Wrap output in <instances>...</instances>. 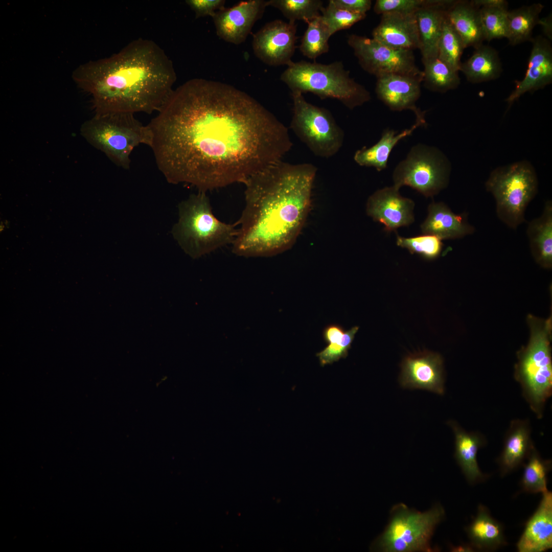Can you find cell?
I'll use <instances>...</instances> for the list:
<instances>
[{
  "label": "cell",
  "mask_w": 552,
  "mask_h": 552,
  "mask_svg": "<svg viewBox=\"0 0 552 552\" xmlns=\"http://www.w3.org/2000/svg\"><path fill=\"white\" fill-rule=\"evenodd\" d=\"M157 112L147 125L158 170L169 183L200 192L244 184L282 161L293 145L287 128L272 113L221 82L190 79Z\"/></svg>",
  "instance_id": "obj_1"
},
{
  "label": "cell",
  "mask_w": 552,
  "mask_h": 552,
  "mask_svg": "<svg viewBox=\"0 0 552 552\" xmlns=\"http://www.w3.org/2000/svg\"><path fill=\"white\" fill-rule=\"evenodd\" d=\"M316 172L312 164L282 160L249 178L233 253L270 257L290 248L310 209Z\"/></svg>",
  "instance_id": "obj_2"
},
{
  "label": "cell",
  "mask_w": 552,
  "mask_h": 552,
  "mask_svg": "<svg viewBox=\"0 0 552 552\" xmlns=\"http://www.w3.org/2000/svg\"><path fill=\"white\" fill-rule=\"evenodd\" d=\"M72 77L92 96L97 115L158 112L176 80L173 62L165 51L143 38L132 40L109 57L80 65Z\"/></svg>",
  "instance_id": "obj_3"
},
{
  "label": "cell",
  "mask_w": 552,
  "mask_h": 552,
  "mask_svg": "<svg viewBox=\"0 0 552 552\" xmlns=\"http://www.w3.org/2000/svg\"><path fill=\"white\" fill-rule=\"evenodd\" d=\"M178 219L172 234L183 252L198 259L233 243L236 223H227L214 215L206 192L191 194L178 205Z\"/></svg>",
  "instance_id": "obj_4"
},
{
  "label": "cell",
  "mask_w": 552,
  "mask_h": 552,
  "mask_svg": "<svg viewBox=\"0 0 552 552\" xmlns=\"http://www.w3.org/2000/svg\"><path fill=\"white\" fill-rule=\"evenodd\" d=\"M291 93H310L340 102L352 110L369 102L370 93L350 76L341 61L329 64L305 60L292 62L281 76Z\"/></svg>",
  "instance_id": "obj_5"
},
{
  "label": "cell",
  "mask_w": 552,
  "mask_h": 552,
  "mask_svg": "<svg viewBox=\"0 0 552 552\" xmlns=\"http://www.w3.org/2000/svg\"><path fill=\"white\" fill-rule=\"evenodd\" d=\"M80 132L92 146L125 170L130 167L133 150L142 144L150 147L152 141L148 126L129 113L95 114L83 123Z\"/></svg>",
  "instance_id": "obj_6"
},
{
  "label": "cell",
  "mask_w": 552,
  "mask_h": 552,
  "mask_svg": "<svg viewBox=\"0 0 552 552\" xmlns=\"http://www.w3.org/2000/svg\"><path fill=\"white\" fill-rule=\"evenodd\" d=\"M485 188L495 199L498 219L516 229L525 221L527 207L538 191V179L532 164L523 160L496 168Z\"/></svg>",
  "instance_id": "obj_7"
},
{
  "label": "cell",
  "mask_w": 552,
  "mask_h": 552,
  "mask_svg": "<svg viewBox=\"0 0 552 552\" xmlns=\"http://www.w3.org/2000/svg\"><path fill=\"white\" fill-rule=\"evenodd\" d=\"M550 324L549 320L542 326L533 325L530 343L519 356L516 371L525 398L539 418L552 392Z\"/></svg>",
  "instance_id": "obj_8"
},
{
  "label": "cell",
  "mask_w": 552,
  "mask_h": 552,
  "mask_svg": "<svg viewBox=\"0 0 552 552\" xmlns=\"http://www.w3.org/2000/svg\"><path fill=\"white\" fill-rule=\"evenodd\" d=\"M290 128L315 156L329 158L336 155L344 139L342 129L326 108L308 102L300 93H291Z\"/></svg>",
  "instance_id": "obj_9"
},
{
  "label": "cell",
  "mask_w": 552,
  "mask_h": 552,
  "mask_svg": "<svg viewBox=\"0 0 552 552\" xmlns=\"http://www.w3.org/2000/svg\"><path fill=\"white\" fill-rule=\"evenodd\" d=\"M451 164L439 148L423 144L412 146L394 170V186H406L426 197L437 195L449 181Z\"/></svg>",
  "instance_id": "obj_10"
},
{
  "label": "cell",
  "mask_w": 552,
  "mask_h": 552,
  "mask_svg": "<svg viewBox=\"0 0 552 552\" xmlns=\"http://www.w3.org/2000/svg\"><path fill=\"white\" fill-rule=\"evenodd\" d=\"M444 514L439 505L425 512L401 506L393 514L380 538L379 547L387 552L430 551V538Z\"/></svg>",
  "instance_id": "obj_11"
},
{
  "label": "cell",
  "mask_w": 552,
  "mask_h": 552,
  "mask_svg": "<svg viewBox=\"0 0 552 552\" xmlns=\"http://www.w3.org/2000/svg\"><path fill=\"white\" fill-rule=\"evenodd\" d=\"M347 42L362 68L376 78L389 74H423L416 64L412 50L393 49L356 34L349 35Z\"/></svg>",
  "instance_id": "obj_12"
},
{
  "label": "cell",
  "mask_w": 552,
  "mask_h": 552,
  "mask_svg": "<svg viewBox=\"0 0 552 552\" xmlns=\"http://www.w3.org/2000/svg\"><path fill=\"white\" fill-rule=\"evenodd\" d=\"M296 24L275 19L268 22L253 35L255 56L270 66H288L296 48Z\"/></svg>",
  "instance_id": "obj_13"
},
{
  "label": "cell",
  "mask_w": 552,
  "mask_h": 552,
  "mask_svg": "<svg viewBox=\"0 0 552 552\" xmlns=\"http://www.w3.org/2000/svg\"><path fill=\"white\" fill-rule=\"evenodd\" d=\"M267 6L268 1L247 0L231 7H224L212 17L217 35L231 43H243Z\"/></svg>",
  "instance_id": "obj_14"
},
{
  "label": "cell",
  "mask_w": 552,
  "mask_h": 552,
  "mask_svg": "<svg viewBox=\"0 0 552 552\" xmlns=\"http://www.w3.org/2000/svg\"><path fill=\"white\" fill-rule=\"evenodd\" d=\"M415 203L402 196L399 189L394 186L378 190L368 198L366 204L367 215L382 224L387 232L410 225L414 221Z\"/></svg>",
  "instance_id": "obj_15"
},
{
  "label": "cell",
  "mask_w": 552,
  "mask_h": 552,
  "mask_svg": "<svg viewBox=\"0 0 552 552\" xmlns=\"http://www.w3.org/2000/svg\"><path fill=\"white\" fill-rule=\"evenodd\" d=\"M399 382L402 387L444 393L443 361L437 353L424 351L409 355L403 360Z\"/></svg>",
  "instance_id": "obj_16"
},
{
  "label": "cell",
  "mask_w": 552,
  "mask_h": 552,
  "mask_svg": "<svg viewBox=\"0 0 552 552\" xmlns=\"http://www.w3.org/2000/svg\"><path fill=\"white\" fill-rule=\"evenodd\" d=\"M422 75L389 74L377 77L375 92L378 98L393 111L411 110L416 118L422 117L416 103L421 95Z\"/></svg>",
  "instance_id": "obj_17"
},
{
  "label": "cell",
  "mask_w": 552,
  "mask_h": 552,
  "mask_svg": "<svg viewBox=\"0 0 552 552\" xmlns=\"http://www.w3.org/2000/svg\"><path fill=\"white\" fill-rule=\"evenodd\" d=\"M532 49L522 80L515 81L513 91L505 99L508 109L527 92L533 93L552 83V48L549 40L540 35L531 41Z\"/></svg>",
  "instance_id": "obj_18"
},
{
  "label": "cell",
  "mask_w": 552,
  "mask_h": 552,
  "mask_svg": "<svg viewBox=\"0 0 552 552\" xmlns=\"http://www.w3.org/2000/svg\"><path fill=\"white\" fill-rule=\"evenodd\" d=\"M374 39L388 47L412 50L419 49V35L415 14L387 13L372 32Z\"/></svg>",
  "instance_id": "obj_19"
},
{
  "label": "cell",
  "mask_w": 552,
  "mask_h": 552,
  "mask_svg": "<svg viewBox=\"0 0 552 552\" xmlns=\"http://www.w3.org/2000/svg\"><path fill=\"white\" fill-rule=\"evenodd\" d=\"M454 0H428L416 13L422 61L438 57V46L449 8Z\"/></svg>",
  "instance_id": "obj_20"
},
{
  "label": "cell",
  "mask_w": 552,
  "mask_h": 552,
  "mask_svg": "<svg viewBox=\"0 0 552 552\" xmlns=\"http://www.w3.org/2000/svg\"><path fill=\"white\" fill-rule=\"evenodd\" d=\"M517 547L519 552H542L552 547V493H542L540 504L526 523Z\"/></svg>",
  "instance_id": "obj_21"
},
{
  "label": "cell",
  "mask_w": 552,
  "mask_h": 552,
  "mask_svg": "<svg viewBox=\"0 0 552 552\" xmlns=\"http://www.w3.org/2000/svg\"><path fill=\"white\" fill-rule=\"evenodd\" d=\"M423 234L435 235L442 240L460 239L473 234L475 227L466 213L456 214L443 202H432L427 217L421 225Z\"/></svg>",
  "instance_id": "obj_22"
},
{
  "label": "cell",
  "mask_w": 552,
  "mask_h": 552,
  "mask_svg": "<svg viewBox=\"0 0 552 552\" xmlns=\"http://www.w3.org/2000/svg\"><path fill=\"white\" fill-rule=\"evenodd\" d=\"M479 9L472 1L454 0L448 10V18L465 48L475 49L485 40Z\"/></svg>",
  "instance_id": "obj_23"
},
{
  "label": "cell",
  "mask_w": 552,
  "mask_h": 552,
  "mask_svg": "<svg viewBox=\"0 0 552 552\" xmlns=\"http://www.w3.org/2000/svg\"><path fill=\"white\" fill-rule=\"evenodd\" d=\"M526 235L531 253L540 266L552 265V202L547 200L541 215L528 224Z\"/></svg>",
  "instance_id": "obj_24"
},
{
  "label": "cell",
  "mask_w": 552,
  "mask_h": 552,
  "mask_svg": "<svg viewBox=\"0 0 552 552\" xmlns=\"http://www.w3.org/2000/svg\"><path fill=\"white\" fill-rule=\"evenodd\" d=\"M448 424L455 435V458L466 479L471 483L484 480L486 476L479 469L477 454L485 439L476 432H467L454 421Z\"/></svg>",
  "instance_id": "obj_25"
},
{
  "label": "cell",
  "mask_w": 552,
  "mask_h": 552,
  "mask_svg": "<svg viewBox=\"0 0 552 552\" xmlns=\"http://www.w3.org/2000/svg\"><path fill=\"white\" fill-rule=\"evenodd\" d=\"M530 432L529 423L526 421L516 420L511 423L498 459L502 475L514 470L527 457L534 446Z\"/></svg>",
  "instance_id": "obj_26"
},
{
  "label": "cell",
  "mask_w": 552,
  "mask_h": 552,
  "mask_svg": "<svg viewBox=\"0 0 552 552\" xmlns=\"http://www.w3.org/2000/svg\"><path fill=\"white\" fill-rule=\"evenodd\" d=\"M425 124L416 121L410 128L400 133H397L393 129H384L377 143L369 148L363 147L357 150L354 155V160L360 166L374 167L378 171L383 170L387 167L389 156L395 146L401 140L410 135L417 128Z\"/></svg>",
  "instance_id": "obj_27"
},
{
  "label": "cell",
  "mask_w": 552,
  "mask_h": 552,
  "mask_svg": "<svg viewBox=\"0 0 552 552\" xmlns=\"http://www.w3.org/2000/svg\"><path fill=\"white\" fill-rule=\"evenodd\" d=\"M470 545L475 549L494 550L505 544L502 525L479 505L475 517L466 528Z\"/></svg>",
  "instance_id": "obj_28"
},
{
  "label": "cell",
  "mask_w": 552,
  "mask_h": 552,
  "mask_svg": "<svg viewBox=\"0 0 552 552\" xmlns=\"http://www.w3.org/2000/svg\"><path fill=\"white\" fill-rule=\"evenodd\" d=\"M459 71L470 82L479 83L498 78L502 68L497 52L482 44L475 49L467 60L461 63Z\"/></svg>",
  "instance_id": "obj_29"
},
{
  "label": "cell",
  "mask_w": 552,
  "mask_h": 552,
  "mask_svg": "<svg viewBox=\"0 0 552 552\" xmlns=\"http://www.w3.org/2000/svg\"><path fill=\"white\" fill-rule=\"evenodd\" d=\"M543 8L541 3H534L509 10L507 38L510 44L515 45L532 40L533 29L539 25V15Z\"/></svg>",
  "instance_id": "obj_30"
},
{
  "label": "cell",
  "mask_w": 552,
  "mask_h": 552,
  "mask_svg": "<svg viewBox=\"0 0 552 552\" xmlns=\"http://www.w3.org/2000/svg\"><path fill=\"white\" fill-rule=\"evenodd\" d=\"M358 329L359 327L354 326L345 331L342 327L337 324L327 326L324 329L323 337L328 345L316 354L321 366L332 364L341 358H346Z\"/></svg>",
  "instance_id": "obj_31"
},
{
  "label": "cell",
  "mask_w": 552,
  "mask_h": 552,
  "mask_svg": "<svg viewBox=\"0 0 552 552\" xmlns=\"http://www.w3.org/2000/svg\"><path fill=\"white\" fill-rule=\"evenodd\" d=\"M424 66L423 81L428 89L446 93L456 88L461 80L458 72L451 67L438 57L423 61Z\"/></svg>",
  "instance_id": "obj_32"
},
{
  "label": "cell",
  "mask_w": 552,
  "mask_h": 552,
  "mask_svg": "<svg viewBox=\"0 0 552 552\" xmlns=\"http://www.w3.org/2000/svg\"><path fill=\"white\" fill-rule=\"evenodd\" d=\"M521 478L523 490L530 493L546 492L547 474L550 470V461L542 459L534 446L527 457Z\"/></svg>",
  "instance_id": "obj_33"
},
{
  "label": "cell",
  "mask_w": 552,
  "mask_h": 552,
  "mask_svg": "<svg viewBox=\"0 0 552 552\" xmlns=\"http://www.w3.org/2000/svg\"><path fill=\"white\" fill-rule=\"evenodd\" d=\"M299 49L302 54L315 60L329 51V40L331 37L320 15L307 23Z\"/></svg>",
  "instance_id": "obj_34"
},
{
  "label": "cell",
  "mask_w": 552,
  "mask_h": 552,
  "mask_svg": "<svg viewBox=\"0 0 552 552\" xmlns=\"http://www.w3.org/2000/svg\"><path fill=\"white\" fill-rule=\"evenodd\" d=\"M321 0H270L268 6L279 10L289 21L303 20L309 22L321 15L324 8Z\"/></svg>",
  "instance_id": "obj_35"
},
{
  "label": "cell",
  "mask_w": 552,
  "mask_h": 552,
  "mask_svg": "<svg viewBox=\"0 0 552 552\" xmlns=\"http://www.w3.org/2000/svg\"><path fill=\"white\" fill-rule=\"evenodd\" d=\"M465 47L463 41L450 23L447 15L444 21L438 46V57L459 72Z\"/></svg>",
  "instance_id": "obj_36"
},
{
  "label": "cell",
  "mask_w": 552,
  "mask_h": 552,
  "mask_svg": "<svg viewBox=\"0 0 552 552\" xmlns=\"http://www.w3.org/2000/svg\"><path fill=\"white\" fill-rule=\"evenodd\" d=\"M438 237L425 234L405 238L397 236V245L407 249L411 254H416L427 260H433L441 254L443 244Z\"/></svg>",
  "instance_id": "obj_37"
},
{
  "label": "cell",
  "mask_w": 552,
  "mask_h": 552,
  "mask_svg": "<svg viewBox=\"0 0 552 552\" xmlns=\"http://www.w3.org/2000/svg\"><path fill=\"white\" fill-rule=\"evenodd\" d=\"M479 11L485 40L507 38L508 8L481 7Z\"/></svg>",
  "instance_id": "obj_38"
},
{
  "label": "cell",
  "mask_w": 552,
  "mask_h": 552,
  "mask_svg": "<svg viewBox=\"0 0 552 552\" xmlns=\"http://www.w3.org/2000/svg\"><path fill=\"white\" fill-rule=\"evenodd\" d=\"M320 16L331 36L336 32L349 29L364 19L366 14L353 13L341 9L330 0L327 6L323 8Z\"/></svg>",
  "instance_id": "obj_39"
},
{
  "label": "cell",
  "mask_w": 552,
  "mask_h": 552,
  "mask_svg": "<svg viewBox=\"0 0 552 552\" xmlns=\"http://www.w3.org/2000/svg\"><path fill=\"white\" fill-rule=\"evenodd\" d=\"M428 0H377L374 7L377 14L387 13L415 14Z\"/></svg>",
  "instance_id": "obj_40"
},
{
  "label": "cell",
  "mask_w": 552,
  "mask_h": 552,
  "mask_svg": "<svg viewBox=\"0 0 552 552\" xmlns=\"http://www.w3.org/2000/svg\"><path fill=\"white\" fill-rule=\"evenodd\" d=\"M188 6L194 11L195 17L210 16L212 17L216 12L224 7V0H187Z\"/></svg>",
  "instance_id": "obj_41"
},
{
  "label": "cell",
  "mask_w": 552,
  "mask_h": 552,
  "mask_svg": "<svg viewBox=\"0 0 552 552\" xmlns=\"http://www.w3.org/2000/svg\"><path fill=\"white\" fill-rule=\"evenodd\" d=\"M337 7L348 11L366 14L372 6L371 0H332Z\"/></svg>",
  "instance_id": "obj_42"
},
{
  "label": "cell",
  "mask_w": 552,
  "mask_h": 552,
  "mask_svg": "<svg viewBox=\"0 0 552 552\" xmlns=\"http://www.w3.org/2000/svg\"><path fill=\"white\" fill-rule=\"evenodd\" d=\"M472 3L477 7L505 8H508V3L504 0H472Z\"/></svg>",
  "instance_id": "obj_43"
},
{
  "label": "cell",
  "mask_w": 552,
  "mask_h": 552,
  "mask_svg": "<svg viewBox=\"0 0 552 552\" xmlns=\"http://www.w3.org/2000/svg\"><path fill=\"white\" fill-rule=\"evenodd\" d=\"M539 25H541L543 29L545 35L551 39V18L550 16L540 19Z\"/></svg>",
  "instance_id": "obj_44"
},
{
  "label": "cell",
  "mask_w": 552,
  "mask_h": 552,
  "mask_svg": "<svg viewBox=\"0 0 552 552\" xmlns=\"http://www.w3.org/2000/svg\"><path fill=\"white\" fill-rule=\"evenodd\" d=\"M474 548L471 545H463L453 547V551H472Z\"/></svg>",
  "instance_id": "obj_45"
}]
</instances>
